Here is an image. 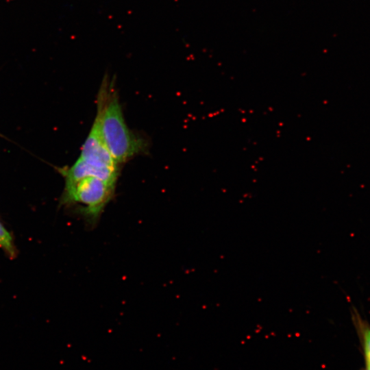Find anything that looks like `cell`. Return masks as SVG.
<instances>
[{"instance_id":"cell-4","label":"cell","mask_w":370,"mask_h":370,"mask_svg":"<svg viewBox=\"0 0 370 370\" xmlns=\"http://www.w3.org/2000/svg\"><path fill=\"white\" fill-rule=\"evenodd\" d=\"M60 172L65 178V184L90 176L97 177L116 184L119 175V171L93 166L80 158L71 167L61 169Z\"/></svg>"},{"instance_id":"cell-6","label":"cell","mask_w":370,"mask_h":370,"mask_svg":"<svg viewBox=\"0 0 370 370\" xmlns=\"http://www.w3.org/2000/svg\"><path fill=\"white\" fill-rule=\"evenodd\" d=\"M0 247L11 256L14 254L11 235L0 223Z\"/></svg>"},{"instance_id":"cell-2","label":"cell","mask_w":370,"mask_h":370,"mask_svg":"<svg viewBox=\"0 0 370 370\" xmlns=\"http://www.w3.org/2000/svg\"><path fill=\"white\" fill-rule=\"evenodd\" d=\"M115 184L97 177H85L65 184L62 202L79 205V210L88 223L97 222L115 191Z\"/></svg>"},{"instance_id":"cell-1","label":"cell","mask_w":370,"mask_h":370,"mask_svg":"<svg viewBox=\"0 0 370 370\" xmlns=\"http://www.w3.org/2000/svg\"><path fill=\"white\" fill-rule=\"evenodd\" d=\"M114 84V77H103L98 92L95 119L106 146L119 165L142 153L146 143L127 125Z\"/></svg>"},{"instance_id":"cell-5","label":"cell","mask_w":370,"mask_h":370,"mask_svg":"<svg viewBox=\"0 0 370 370\" xmlns=\"http://www.w3.org/2000/svg\"><path fill=\"white\" fill-rule=\"evenodd\" d=\"M351 317L360 343L365 364L370 366V323L355 308H352Z\"/></svg>"},{"instance_id":"cell-3","label":"cell","mask_w":370,"mask_h":370,"mask_svg":"<svg viewBox=\"0 0 370 370\" xmlns=\"http://www.w3.org/2000/svg\"><path fill=\"white\" fill-rule=\"evenodd\" d=\"M79 158L99 168L119 171V165L112 158L103 142L96 119L82 145Z\"/></svg>"},{"instance_id":"cell-7","label":"cell","mask_w":370,"mask_h":370,"mask_svg":"<svg viewBox=\"0 0 370 370\" xmlns=\"http://www.w3.org/2000/svg\"><path fill=\"white\" fill-rule=\"evenodd\" d=\"M362 370H370V366L365 365Z\"/></svg>"}]
</instances>
